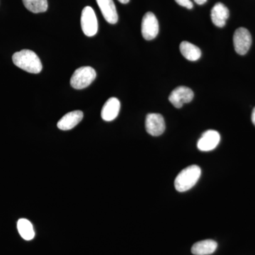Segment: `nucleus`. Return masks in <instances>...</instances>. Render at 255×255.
I'll return each instance as SVG.
<instances>
[{
  "mask_svg": "<svg viewBox=\"0 0 255 255\" xmlns=\"http://www.w3.org/2000/svg\"><path fill=\"white\" fill-rule=\"evenodd\" d=\"M12 60L16 67L29 73H40L43 68L41 60L32 50H22L16 52L13 55Z\"/></svg>",
  "mask_w": 255,
  "mask_h": 255,
  "instance_id": "nucleus-1",
  "label": "nucleus"
},
{
  "mask_svg": "<svg viewBox=\"0 0 255 255\" xmlns=\"http://www.w3.org/2000/svg\"><path fill=\"white\" fill-rule=\"evenodd\" d=\"M200 167L196 164L182 169L174 180V187L179 192H184L195 186L201 177Z\"/></svg>",
  "mask_w": 255,
  "mask_h": 255,
  "instance_id": "nucleus-2",
  "label": "nucleus"
},
{
  "mask_svg": "<svg viewBox=\"0 0 255 255\" xmlns=\"http://www.w3.org/2000/svg\"><path fill=\"white\" fill-rule=\"evenodd\" d=\"M97 73L92 67L85 66L77 69L70 79V85L75 90H82L90 86L95 80Z\"/></svg>",
  "mask_w": 255,
  "mask_h": 255,
  "instance_id": "nucleus-3",
  "label": "nucleus"
},
{
  "mask_svg": "<svg viewBox=\"0 0 255 255\" xmlns=\"http://www.w3.org/2000/svg\"><path fill=\"white\" fill-rule=\"evenodd\" d=\"M81 26L82 31L87 36L92 37L97 34L98 22L95 11L91 6H86L82 10Z\"/></svg>",
  "mask_w": 255,
  "mask_h": 255,
  "instance_id": "nucleus-4",
  "label": "nucleus"
},
{
  "mask_svg": "<svg viewBox=\"0 0 255 255\" xmlns=\"http://www.w3.org/2000/svg\"><path fill=\"white\" fill-rule=\"evenodd\" d=\"M233 44L236 53L241 55H246L252 45V36L250 31L246 28H238L233 35Z\"/></svg>",
  "mask_w": 255,
  "mask_h": 255,
  "instance_id": "nucleus-5",
  "label": "nucleus"
},
{
  "mask_svg": "<svg viewBox=\"0 0 255 255\" xmlns=\"http://www.w3.org/2000/svg\"><path fill=\"white\" fill-rule=\"evenodd\" d=\"M142 37L147 41L154 39L159 33V23L155 15L147 12L142 18L141 23Z\"/></svg>",
  "mask_w": 255,
  "mask_h": 255,
  "instance_id": "nucleus-6",
  "label": "nucleus"
},
{
  "mask_svg": "<svg viewBox=\"0 0 255 255\" xmlns=\"http://www.w3.org/2000/svg\"><path fill=\"white\" fill-rule=\"evenodd\" d=\"M194 92L187 87H178L169 97V100L176 108H182L184 104L189 103L194 99Z\"/></svg>",
  "mask_w": 255,
  "mask_h": 255,
  "instance_id": "nucleus-7",
  "label": "nucleus"
},
{
  "mask_svg": "<svg viewBox=\"0 0 255 255\" xmlns=\"http://www.w3.org/2000/svg\"><path fill=\"white\" fill-rule=\"evenodd\" d=\"M145 129L147 133L152 136L162 135L165 130V122L161 114H149L145 119Z\"/></svg>",
  "mask_w": 255,
  "mask_h": 255,
  "instance_id": "nucleus-8",
  "label": "nucleus"
},
{
  "mask_svg": "<svg viewBox=\"0 0 255 255\" xmlns=\"http://www.w3.org/2000/svg\"><path fill=\"white\" fill-rule=\"evenodd\" d=\"M221 140L219 132L214 130H208L202 134L197 142V147L203 152L214 150Z\"/></svg>",
  "mask_w": 255,
  "mask_h": 255,
  "instance_id": "nucleus-9",
  "label": "nucleus"
},
{
  "mask_svg": "<svg viewBox=\"0 0 255 255\" xmlns=\"http://www.w3.org/2000/svg\"><path fill=\"white\" fill-rule=\"evenodd\" d=\"M106 21L115 24L119 19L118 13L113 0H96Z\"/></svg>",
  "mask_w": 255,
  "mask_h": 255,
  "instance_id": "nucleus-10",
  "label": "nucleus"
},
{
  "mask_svg": "<svg viewBox=\"0 0 255 255\" xmlns=\"http://www.w3.org/2000/svg\"><path fill=\"white\" fill-rule=\"evenodd\" d=\"M120 108L121 104L118 99L112 97L104 105L101 112V117L106 122H112L118 117Z\"/></svg>",
  "mask_w": 255,
  "mask_h": 255,
  "instance_id": "nucleus-11",
  "label": "nucleus"
},
{
  "mask_svg": "<svg viewBox=\"0 0 255 255\" xmlns=\"http://www.w3.org/2000/svg\"><path fill=\"white\" fill-rule=\"evenodd\" d=\"M83 117V112L81 111L69 112L60 119L57 126L62 130H71L81 122Z\"/></svg>",
  "mask_w": 255,
  "mask_h": 255,
  "instance_id": "nucleus-12",
  "label": "nucleus"
},
{
  "mask_svg": "<svg viewBox=\"0 0 255 255\" xmlns=\"http://www.w3.org/2000/svg\"><path fill=\"white\" fill-rule=\"evenodd\" d=\"M229 15V10L223 3H216L211 9V20L215 26L218 27L222 28L225 26Z\"/></svg>",
  "mask_w": 255,
  "mask_h": 255,
  "instance_id": "nucleus-13",
  "label": "nucleus"
},
{
  "mask_svg": "<svg viewBox=\"0 0 255 255\" xmlns=\"http://www.w3.org/2000/svg\"><path fill=\"white\" fill-rule=\"evenodd\" d=\"M218 244L213 240H205L195 243L191 248V253L194 255H209L217 249Z\"/></svg>",
  "mask_w": 255,
  "mask_h": 255,
  "instance_id": "nucleus-14",
  "label": "nucleus"
},
{
  "mask_svg": "<svg viewBox=\"0 0 255 255\" xmlns=\"http://www.w3.org/2000/svg\"><path fill=\"white\" fill-rule=\"evenodd\" d=\"M181 53L183 56L190 61H196L201 58V51L199 47L189 43L188 41H183L179 46Z\"/></svg>",
  "mask_w": 255,
  "mask_h": 255,
  "instance_id": "nucleus-15",
  "label": "nucleus"
},
{
  "mask_svg": "<svg viewBox=\"0 0 255 255\" xmlns=\"http://www.w3.org/2000/svg\"><path fill=\"white\" fill-rule=\"evenodd\" d=\"M17 229L20 236L25 241H31L35 237L33 225L27 219H21L18 220Z\"/></svg>",
  "mask_w": 255,
  "mask_h": 255,
  "instance_id": "nucleus-16",
  "label": "nucleus"
},
{
  "mask_svg": "<svg viewBox=\"0 0 255 255\" xmlns=\"http://www.w3.org/2000/svg\"><path fill=\"white\" fill-rule=\"evenodd\" d=\"M25 7L35 13L45 12L48 9V1L47 0H22Z\"/></svg>",
  "mask_w": 255,
  "mask_h": 255,
  "instance_id": "nucleus-17",
  "label": "nucleus"
},
{
  "mask_svg": "<svg viewBox=\"0 0 255 255\" xmlns=\"http://www.w3.org/2000/svg\"><path fill=\"white\" fill-rule=\"evenodd\" d=\"M176 2L180 6H184V7L187 8V9H191L194 7L192 1L191 0H175Z\"/></svg>",
  "mask_w": 255,
  "mask_h": 255,
  "instance_id": "nucleus-18",
  "label": "nucleus"
},
{
  "mask_svg": "<svg viewBox=\"0 0 255 255\" xmlns=\"http://www.w3.org/2000/svg\"><path fill=\"white\" fill-rule=\"evenodd\" d=\"M194 1H195L196 4L202 5L205 4L207 0H194Z\"/></svg>",
  "mask_w": 255,
  "mask_h": 255,
  "instance_id": "nucleus-19",
  "label": "nucleus"
},
{
  "mask_svg": "<svg viewBox=\"0 0 255 255\" xmlns=\"http://www.w3.org/2000/svg\"><path fill=\"white\" fill-rule=\"evenodd\" d=\"M252 122H253L255 127V107L253 111V113H252Z\"/></svg>",
  "mask_w": 255,
  "mask_h": 255,
  "instance_id": "nucleus-20",
  "label": "nucleus"
},
{
  "mask_svg": "<svg viewBox=\"0 0 255 255\" xmlns=\"http://www.w3.org/2000/svg\"><path fill=\"white\" fill-rule=\"evenodd\" d=\"M122 4H127V3L129 2L130 0H119Z\"/></svg>",
  "mask_w": 255,
  "mask_h": 255,
  "instance_id": "nucleus-21",
  "label": "nucleus"
}]
</instances>
